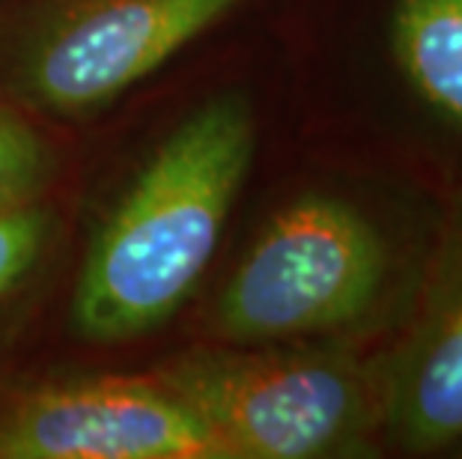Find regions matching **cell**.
I'll return each mask as SVG.
<instances>
[{
	"mask_svg": "<svg viewBox=\"0 0 462 459\" xmlns=\"http://www.w3.org/2000/svg\"><path fill=\"white\" fill-rule=\"evenodd\" d=\"M251 155L254 114L236 93L176 125L90 245L72 298L81 335H143L189 298L218 248Z\"/></svg>",
	"mask_w": 462,
	"mask_h": 459,
	"instance_id": "obj_1",
	"label": "cell"
},
{
	"mask_svg": "<svg viewBox=\"0 0 462 459\" xmlns=\"http://www.w3.org/2000/svg\"><path fill=\"white\" fill-rule=\"evenodd\" d=\"M159 382L227 459L358 456L382 421V390L343 353H194L167 364Z\"/></svg>",
	"mask_w": 462,
	"mask_h": 459,
	"instance_id": "obj_2",
	"label": "cell"
},
{
	"mask_svg": "<svg viewBox=\"0 0 462 459\" xmlns=\"http://www.w3.org/2000/svg\"><path fill=\"white\" fill-rule=\"evenodd\" d=\"M388 251L364 215L326 194L283 207L245 253L215 308L233 344H274L334 331L379 296Z\"/></svg>",
	"mask_w": 462,
	"mask_h": 459,
	"instance_id": "obj_3",
	"label": "cell"
},
{
	"mask_svg": "<svg viewBox=\"0 0 462 459\" xmlns=\"http://www.w3.org/2000/svg\"><path fill=\"white\" fill-rule=\"evenodd\" d=\"M0 459H227L159 379L42 388L0 415Z\"/></svg>",
	"mask_w": 462,
	"mask_h": 459,
	"instance_id": "obj_4",
	"label": "cell"
},
{
	"mask_svg": "<svg viewBox=\"0 0 462 459\" xmlns=\"http://www.w3.org/2000/svg\"><path fill=\"white\" fill-rule=\"evenodd\" d=\"M239 0H102L39 45L27 84L60 114H84L123 96L141 78L218 24Z\"/></svg>",
	"mask_w": 462,
	"mask_h": 459,
	"instance_id": "obj_5",
	"label": "cell"
},
{
	"mask_svg": "<svg viewBox=\"0 0 462 459\" xmlns=\"http://www.w3.org/2000/svg\"><path fill=\"white\" fill-rule=\"evenodd\" d=\"M382 424L406 451L462 445V260L441 278L391 367Z\"/></svg>",
	"mask_w": 462,
	"mask_h": 459,
	"instance_id": "obj_6",
	"label": "cell"
},
{
	"mask_svg": "<svg viewBox=\"0 0 462 459\" xmlns=\"http://www.w3.org/2000/svg\"><path fill=\"white\" fill-rule=\"evenodd\" d=\"M394 54L420 99L462 125V0H400Z\"/></svg>",
	"mask_w": 462,
	"mask_h": 459,
	"instance_id": "obj_7",
	"label": "cell"
},
{
	"mask_svg": "<svg viewBox=\"0 0 462 459\" xmlns=\"http://www.w3.org/2000/svg\"><path fill=\"white\" fill-rule=\"evenodd\" d=\"M45 170V150L18 116L0 107V212L24 207L39 188Z\"/></svg>",
	"mask_w": 462,
	"mask_h": 459,
	"instance_id": "obj_8",
	"label": "cell"
},
{
	"mask_svg": "<svg viewBox=\"0 0 462 459\" xmlns=\"http://www.w3.org/2000/svg\"><path fill=\"white\" fill-rule=\"evenodd\" d=\"M45 236L48 218L39 209L15 207L0 212V296L31 271Z\"/></svg>",
	"mask_w": 462,
	"mask_h": 459,
	"instance_id": "obj_9",
	"label": "cell"
},
{
	"mask_svg": "<svg viewBox=\"0 0 462 459\" xmlns=\"http://www.w3.org/2000/svg\"><path fill=\"white\" fill-rule=\"evenodd\" d=\"M454 454H459V456H462V445H457V447H454Z\"/></svg>",
	"mask_w": 462,
	"mask_h": 459,
	"instance_id": "obj_10",
	"label": "cell"
}]
</instances>
